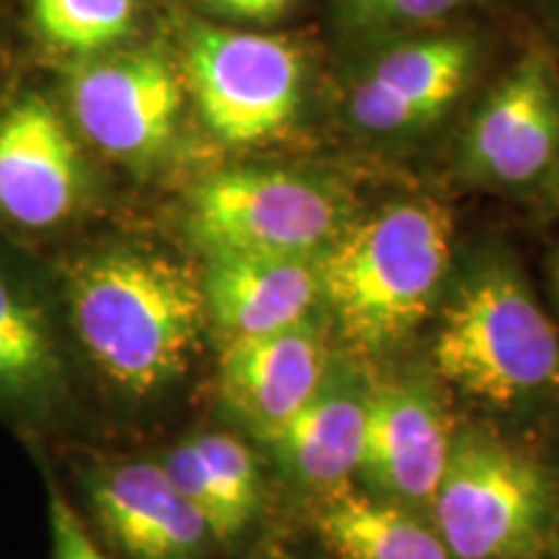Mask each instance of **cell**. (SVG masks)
I'll return each mask as SVG.
<instances>
[{
  "label": "cell",
  "mask_w": 559,
  "mask_h": 559,
  "mask_svg": "<svg viewBox=\"0 0 559 559\" xmlns=\"http://www.w3.org/2000/svg\"><path fill=\"white\" fill-rule=\"evenodd\" d=\"M58 288L70 340L109 391L148 402L185 379L207 321L187 264L140 243H99L66 264Z\"/></svg>",
  "instance_id": "cell-1"
},
{
  "label": "cell",
  "mask_w": 559,
  "mask_h": 559,
  "mask_svg": "<svg viewBox=\"0 0 559 559\" xmlns=\"http://www.w3.org/2000/svg\"><path fill=\"white\" fill-rule=\"evenodd\" d=\"M453 221L440 202L402 200L353 221L319 260L321 304L362 353L400 345L436 306Z\"/></svg>",
  "instance_id": "cell-2"
},
{
  "label": "cell",
  "mask_w": 559,
  "mask_h": 559,
  "mask_svg": "<svg viewBox=\"0 0 559 559\" xmlns=\"http://www.w3.org/2000/svg\"><path fill=\"white\" fill-rule=\"evenodd\" d=\"M430 360L438 379L500 409L559 396V330L519 264L502 254L474 264L453 288Z\"/></svg>",
  "instance_id": "cell-3"
},
{
  "label": "cell",
  "mask_w": 559,
  "mask_h": 559,
  "mask_svg": "<svg viewBox=\"0 0 559 559\" xmlns=\"http://www.w3.org/2000/svg\"><path fill=\"white\" fill-rule=\"evenodd\" d=\"M430 515L453 559H534L555 523V489L508 440L456 430Z\"/></svg>",
  "instance_id": "cell-4"
},
{
  "label": "cell",
  "mask_w": 559,
  "mask_h": 559,
  "mask_svg": "<svg viewBox=\"0 0 559 559\" xmlns=\"http://www.w3.org/2000/svg\"><path fill=\"white\" fill-rule=\"evenodd\" d=\"M353 223L334 181L290 169H230L202 179L187 202V234L207 254L321 260Z\"/></svg>",
  "instance_id": "cell-5"
},
{
  "label": "cell",
  "mask_w": 559,
  "mask_h": 559,
  "mask_svg": "<svg viewBox=\"0 0 559 559\" xmlns=\"http://www.w3.org/2000/svg\"><path fill=\"white\" fill-rule=\"evenodd\" d=\"M181 73L205 128L234 148L283 135L304 99L306 62L298 47L241 26L187 24Z\"/></svg>",
  "instance_id": "cell-6"
},
{
  "label": "cell",
  "mask_w": 559,
  "mask_h": 559,
  "mask_svg": "<svg viewBox=\"0 0 559 559\" xmlns=\"http://www.w3.org/2000/svg\"><path fill=\"white\" fill-rule=\"evenodd\" d=\"M185 73L160 47H117L73 62L68 120L104 156L148 166L177 140Z\"/></svg>",
  "instance_id": "cell-7"
},
{
  "label": "cell",
  "mask_w": 559,
  "mask_h": 559,
  "mask_svg": "<svg viewBox=\"0 0 559 559\" xmlns=\"http://www.w3.org/2000/svg\"><path fill=\"white\" fill-rule=\"evenodd\" d=\"M68 326L58 283L0 241V415L45 428L70 400Z\"/></svg>",
  "instance_id": "cell-8"
},
{
  "label": "cell",
  "mask_w": 559,
  "mask_h": 559,
  "mask_svg": "<svg viewBox=\"0 0 559 559\" xmlns=\"http://www.w3.org/2000/svg\"><path fill=\"white\" fill-rule=\"evenodd\" d=\"M79 132L41 94L0 104V218L26 234L66 228L91 200Z\"/></svg>",
  "instance_id": "cell-9"
},
{
  "label": "cell",
  "mask_w": 559,
  "mask_h": 559,
  "mask_svg": "<svg viewBox=\"0 0 559 559\" xmlns=\"http://www.w3.org/2000/svg\"><path fill=\"white\" fill-rule=\"evenodd\" d=\"M477 41L464 32H419L370 55L349 75L347 122L362 135L396 138L430 128L469 86Z\"/></svg>",
  "instance_id": "cell-10"
},
{
  "label": "cell",
  "mask_w": 559,
  "mask_h": 559,
  "mask_svg": "<svg viewBox=\"0 0 559 559\" xmlns=\"http://www.w3.org/2000/svg\"><path fill=\"white\" fill-rule=\"evenodd\" d=\"M559 158V70L528 50L489 88L461 138V169L485 185L523 190Z\"/></svg>",
  "instance_id": "cell-11"
},
{
  "label": "cell",
  "mask_w": 559,
  "mask_h": 559,
  "mask_svg": "<svg viewBox=\"0 0 559 559\" xmlns=\"http://www.w3.org/2000/svg\"><path fill=\"white\" fill-rule=\"evenodd\" d=\"M453 438L451 412L430 381L407 376L368 383L360 474L376 495L430 508Z\"/></svg>",
  "instance_id": "cell-12"
},
{
  "label": "cell",
  "mask_w": 559,
  "mask_h": 559,
  "mask_svg": "<svg viewBox=\"0 0 559 559\" xmlns=\"http://www.w3.org/2000/svg\"><path fill=\"white\" fill-rule=\"evenodd\" d=\"M332 366L317 321L288 330L226 340L218 389L226 409L262 440L317 394Z\"/></svg>",
  "instance_id": "cell-13"
},
{
  "label": "cell",
  "mask_w": 559,
  "mask_h": 559,
  "mask_svg": "<svg viewBox=\"0 0 559 559\" xmlns=\"http://www.w3.org/2000/svg\"><path fill=\"white\" fill-rule=\"evenodd\" d=\"M86 492L111 542L132 559H198L213 539L158 461H120L86 474Z\"/></svg>",
  "instance_id": "cell-14"
},
{
  "label": "cell",
  "mask_w": 559,
  "mask_h": 559,
  "mask_svg": "<svg viewBox=\"0 0 559 559\" xmlns=\"http://www.w3.org/2000/svg\"><path fill=\"white\" fill-rule=\"evenodd\" d=\"M207 319L230 337H254L313 319L319 260L277 254H207L200 275Z\"/></svg>",
  "instance_id": "cell-15"
},
{
  "label": "cell",
  "mask_w": 559,
  "mask_h": 559,
  "mask_svg": "<svg viewBox=\"0 0 559 559\" xmlns=\"http://www.w3.org/2000/svg\"><path fill=\"white\" fill-rule=\"evenodd\" d=\"M368 383L330 366L317 394L264 438L285 474L313 492L334 495L360 474Z\"/></svg>",
  "instance_id": "cell-16"
},
{
  "label": "cell",
  "mask_w": 559,
  "mask_h": 559,
  "mask_svg": "<svg viewBox=\"0 0 559 559\" xmlns=\"http://www.w3.org/2000/svg\"><path fill=\"white\" fill-rule=\"evenodd\" d=\"M317 523L337 559H453L436 526L415 508L376 492L330 495Z\"/></svg>",
  "instance_id": "cell-17"
},
{
  "label": "cell",
  "mask_w": 559,
  "mask_h": 559,
  "mask_svg": "<svg viewBox=\"0 0 559 559\" xmlns=\"http://www.w3.org/2000/svg\"><path fill=\"white\" fill-rule=\"evenodd\" d=\"M140 0H29V21L47 50L73 62L122 47L135 32Z\"/></svg>",
  "instance_id": "cell-18"
},
{
  "label": "cell",
  "mask_w": 559,
  "mask_h": 559,
  "mask_svg": "<svg viewBox=\"0 0 559 559\" xmlns=\"http://www.w3.org/2000/svg\"><path fill=\"white\" fill-rule=\"evenodd\" d=\"M481 0H334V24L362 39L430 32Z\"/></svg>",
  "instance_id": "cell-19"
},
{
  "label": "cell",
  "mask_w": 559,
  "mask_h": 559,
  "mask_svg": "<svg viewBox=\"0 0 559 559\" xmlns=\"http://www.w3.org/2000/svg\"><path fill=\"white\" fill-rule=\"evenodd\" d=\"M190 440L243 531L257 519L264 500V481L254 453L226 432H200Z\"/></svg>",
  "instance_id": "cell-20"
},
{
  "label": "cell",
  "mask_w": 559,
  "mask_h": 559,
  "mask_svg": "<svg viewBox=\"0 0 559 559\" xmlns=\"http://www.w3.org/2000/svg\"><path fill=\"white\" fill-rule=\"evenodd\" d=\"M164 466V472L169 474L174 487L179 489L181 498L202 515V521L207 523L213 539L230 542L241 534V526L236 523L234 513H230L226 498L221 495L215 479L210 477L207 466L202 464L198 449L192 445V440H179L174 449L166 451V456L158 461Z\"/></svg>",
  "instance_id": "cell-21"
},
{
  "label": "cell",
  "mask_w": 559,
  "mask_h": 559,
  "mask_svg": "<svg viewBox=\"0 0 559 559\" xmlns=\"http://www.w3.org/2000/svg\"><path fill=\"white\" fill-rule=\"evenodd\" d=\"M50 534L55 559H109L96 547L88 531L83 528L81 515L55 485H50Z\"/></svg>",
  "instance_id": "cell-22"
},
{
  "label": "cell",
  "mask_w": 559,
  "mask_h": 559,
  "mask_svg": "<svg viewBox=\"0 0 559 559\" xmlns=\"http://www.w3.org/2000/svg\"><path fill=\"white\" fill-rule=\"evenodd\" d=\"M210 16L241 26H267L283 19L298 0H194Z\"/></svg>",
  "instance_id": "cell-23"
},
{
  "label": "cell",
  "mask_w": 559,
  "mask_h": 559,
  "mask_svg": "<svg viewBox=\"0 0 559 559\" xmlns=\"http://www.w3.org/2000/svg\"><path fill=\"white\" fill-rule=\"evenodd\" d=\"M555 290H557V298H559V254L555 260Z\"/></svg>",
  "instance_id": "cell-24"
},
{
  "label": "cell",
  "mask_w": 559,
  "mask_h": 559,
  "mask_svg": "<svg viewBox=\"0 0 559 559\" xmlns=\"http://www.w3.org/2000/svg\"><path fill=\"white\" fill-rule=\"evenodd\" d=\"M551 181H555L557 190H559V158H557V164H555V171H551Z\"/></svg>",
  "instance_id": "cell-25"
},
{
  "label": "cell",
  "mask_w": 559,
  "mask_h": 559,
  "mask_svg": "<svg viewBox=\"0 0 559 559\" xmlns=\"http://www.w3.org/2000/svg\"><path fill=\"white\" fill-rule=\"evenodd\" d=\"M0 81H3V47H0Z\"/></svg>",
  "instance_id": "cell-26"
},
{
  "label": "cell",
  "mask_w": 559,
  "mask_h": 559,
  "mask_svg": "<svg viewBox=\"0 0 559 559\" xmlns=\"http://www.w3.org/2000/svg\"><path fill=\"white\" fill-rule=\"evenodd\" d=\"M555 3H557V9H559V0H555Z\"/></svg>",
  "instance_id": "cell-27"
}]
</instances>
